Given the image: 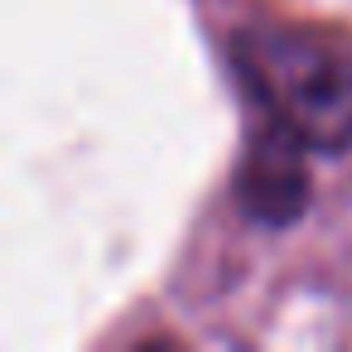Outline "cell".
Returning a JSON list of instances; mask_svg holds the SVG:
<instances>
[{"instance_id":"obj_1","label":"cell","mask_w":352,"mask_h":352,"mask_svg":"<svg viewBox=\"0 0 352 352\" xmlns=\"http://www.w3.org/2000/svg\"><path fill=\"white\" fill-rule=\"evenodd\" d=\"M236 73L289 150H352V54L342 44L261 30L236 44Z\"/></svg>"}]
</instances>
